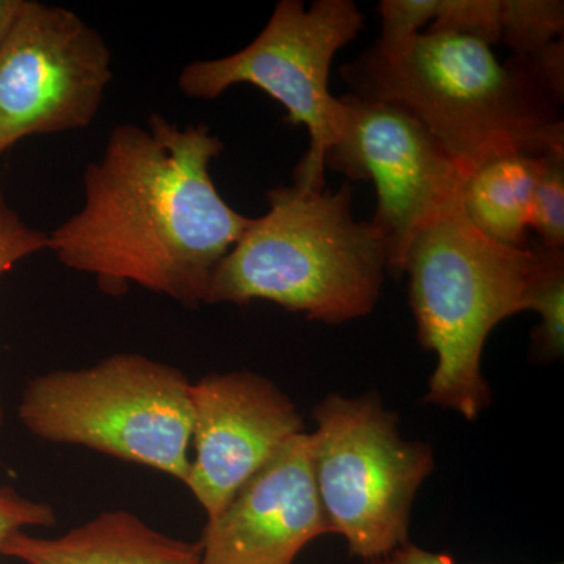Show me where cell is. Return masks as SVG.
Segmentation results:
<instances>
[{
  "label": "cell",
  "instance_id": "obj_5",
  "mask_svg": "<svg viewBox=\"0 0 564 564\" xmlns=\"http://www.w3.org/2000/svg\"><path fill=\"white\" fill-rule=\"evenodd\" d=\"M191 381L137 352L87 369L54 370L25 386L18 417L47 443L80 445L185 485L191 470Z\"/></svg>",
  "mask_w": 564,
  "mask_h": 564
},
{
  "label": "cell",
  "instance_id": "obj_14",
  "mask_svg": "<svg viewBox=\"0 0 564 564\" xmlns=\"http://www.w3.org/2000/svg\"><path fill=\"white\" fill-rule=\"evenodd\" d=\"M532 242L534 262L524 296V311L540 315L533 329L530 359L554 362L564 352V251Z\"/></svg>",
  "mask_w": 564,
  "mask_h": 564
},
{
  "label": "cell",
  "instance_id": "obj_1",
  "mask_svg": "<svg viewBox=\"0 0 564 564\" xmlns=\"http://www.w3.org/2000/svg\"><path fill=\"white\" fill-rule=\"evenodd\" d=\"M223 141L209 126L181 129L162 115L111 131L85 169L82 209L47 234L63 265L107 295L132 284L187 310L206 304L212 274L250 226L223 199L210 163Z\"/></svg>",
  "mask_w": 564,
  "mask_h": 564
},
{
  "label": "cell",
  "instance_id": "obj_22",
  "mask_svg": "<svg viewBox=\"0 0 564 564\" xmlns=\"http://www.w3.org/2000/svg\"><path fill=\"white\" fill-rule=\"evenodd\" d=\"M364 564H458L448 556L433 554L425 549L417 547L411 543L403 544L402 547L395 549L391 554L380 556V558L364 562ZM563 564V563H560Z\"/></svg>",
  "mask_w": 564,
  "mask_h": 564
},
{
  "label": "cell",
  "instance_id": "obj_11",
  "mask_svg": "<svg viewBox=\"0 0 564 564\" xmlns=\"http://www.w3.org/2000/svg\"><path fill=\"white\" fill-rule=\"evenodd\" d=\"M328 533L304 432L207 519L198 541L202 564H293L311 541Z\"/></svg>",
  "mask_w": 564,
  "mask_h": 564
},
{
  "label": "cell",
  "instance_id": "obj_6",
  "mask_svg": "<svg viewBox=\"0 0 564 564\" xmlns=\"http://www.w3.org/2000/svg\"><path fill=\"white\" fill-rule=\"evenodd\" d=\"M311 455L332 533L364 562L410 543L411 511L434 473L432 445L408 441L377 392L329 393L314 408Z\"/></svg>",
  "mask_w": 564,
  "mask_h": 564
},
{
  "label": "cell",
  "instance_id": "obj_18",
  "mask_svg": "<svg viewBox=\"0 0 564 564\" xmlns=\"http://www.w3.org/2000/svg\"><path fill=\"white\" fill-rule=\"evenodd\" d=\"M50 236L39 229L29 228L21 220L0 192V278L9 273L18 262L29 256L47 250ZM6 422L2 403H0V429Z\"/></svg>",
  "mask_w": 564,
  "mask_h": 564
},
{
  "label": "cell",
  "instance_id": "obj_8",
  "mask_svg": "<svg viewBox=\"0 0 564 564\" xmlns=\"http://www.w3.org/2000/svg\"><path fill=\"white\" fill-rule=\"evenodd\" d=\"M339 104L325 166L348 180L373 182L378 203L370 223L388 247V274L399 280L414 237L459 199L467 174L402 107L351 93Z\"/></svg>",
  "mask_w": 564,
  "mask_h": 564
},
{
  "label": "cell",
  "instance_id": "obj_9",
  "mask_svg": "<svg viewBox=\"0 0 564 564\" xmlns=\"http://www.w3.org/2000/svg\"><path fill=\"white\" fill-rule=\"evenodd\" d=\"M110 62L106 41L74 11L24 0L0 44V155L25 137L88 128Z\"/></svg>",
  "mask_w": 564,
  "mask_h": 564
},
{
  "label": "cell",
  "instance_id": "obj_19",
  "mask_svg": "<svg viewBox=\"0 0 564 564\" xmlns=\"http://www.w3.org/2000/svg\"><path fill=\"white\" fill-rule=\"evenodd\" d=\"M437 0H383L378 6L381 18V36L375 46H399L419 35L426 22L434 21Z\"/></svg>",
  "mask_w": 564,
  "mask_h": 564
},
{
  "label": "cell",
  "instance_id": "obj_3",
  "mask_svg": "<svg viewBox=\"0 0 564 564\" xmlns=\"http://www.w3.org/2000/svg\"><path fill=\"white\" fill-rule=\"evenodd\" d=\"M351 185L337 192L278 187L270 209L218 263L206 304L272 302L307 321L339 325L375 310L389 269L388 247L351 214Z\"/></svg>",
  "mask_w": 564,
  "mask_h": 564
},
{
  "label": "cell",
  "instance_id": "obj_10",
  "mask_svg": "<svg viewBox=\"0 0 564 564\" xmlns=\"http://www.w3.org/2000/svg\"><path fill=\"white\" fill-rule=\"evenodd\" d=\"M191 402L195 458L185 486L212 519L304 422L288 393L248 370L206 375L192 383Z\"/></svg>",
  "mask_w": 564,
  "mask_h": 564
},
{
  "label": "cell",
  "instance_id": "obj_15",
  "mask_svg": "<svg viewBox=\"0 0 564 564\" xmlns=\"http://www.w3.org/2000/svg\"><path fill=\"white\" fill-rule=\"evenodd\" d=\"M502 41L513 55H530L563 39L562 0H500Z\"/></svg>",
  "mask_w": 564,
  "mask_h": 564
},
{
  "label": "cell",
  "instance_id": "obj_4",
  "mask_svg": "<svg viewBox=\"0 0 564 564\" xmlns=\"http://www.w3.org/2000/svg\"><path fill=\"white\" fill-rule=\"evenodd\" d=\"M534 254L489 239L467 218L462 196L414 237L404 256L417 339L436 355L423 403L474 422L492 391L481 359L489 334L524 313Z\"/></svg>",
  "mask_w": 564,
  "mask_h": 564
},
{
  "label": "cell",
  "instance_id": "obj_17",
  "mask_svg": "<svg viewBox=\"0 0 564 564\" xmlns=\"http://www.w3.org/2000/svg\"><path fill=\"white\" fill-rule=\"evenodd\" d=\"M426 32L470 36L492 47L502 41L500 0H437L436 17Z\"/></svg>",
  "mask_w": 564,
  "mask_h": 564
},
{
  "label": "cell",
  "instance_id": "obj_20",
  "mask_svg": "<svg viewBox=\"0 0 564 564\" xmlns=\"http://www.w3.org/2000/svg\"><path fill=\"white\" fill-rule=\"evenodd\" d=\"M55 524L57 513L51 505L36 502L7 486L0 488V558L2 545L11 534L36 527L50 529Z\"/></svg>",
  "mask_w": 564,
  "mask_h": 564
},
{
  "label": "cell",
  "instance_id": "obj_21",
  "mask_svg": "<svg viewBox=\"0 0 564 564\" xmlns=\"http://www.w3.org/2000/svg\"><path fill=\"white\" fill-rule=\"evenodd\" d=\"M532 70L534 79L551 95L558 106L564 99V43L563 39L552 41L543 50L521 55Z\"/></svg>",
  "mask_w": 564,
  "mask_h": 564
},
{
  "label": "cell",
  "instance_id": "obj_2",
  "mask_svg": "<svg viewBox=\"0 0 564 564\" xmlns=\"http://www.w3.org/2000/svg\"><path fill=\"white\" fill-rule=\"evenodd\" d=\"M340 76L351 95L410 111L467 176L503 155L564 150L562 106L525 58L500 63L470 36L423 32L389 50L373 44Z\"/></svg>",
  "mask_w": 564,
  "mask_h": 564
},
{
  "label": "cell",
  "instance_id": "obj_7",
  "mask_svg": "<svg viewBox=\"0 0 564 564\" xmlns=\"http://www.w3.org/2000/svg\"><path fill=\"white\" fill-rule=\"evenodd\" d=\"M362 29L364 14L352 0H315L310 9L302 0H281L258 39L228 57L191 63L177 85L188 98L204 101L240 84L272 96L291 124L310 132V150L293 172V185L322 191L340 109L329 93L333 61Z\"/></svg>",
  "mask_w": 564,
  "mask_h": 564
},
{
  "label": "cell",
  "instance_id": "obj_13",
  "mask_svg": "<svg viewBox=\"0 0 564 564\" xmlns=\"http://www.w3.org/2000/svg\"><path fill=\"white\" fill-rule=\"evenodd\" d=\"M540 158L503 155L484 163L466 177L463 209L478 231L507 247H527Z\"/></svg>",
  "mask_w": 564,
  "mask_h": 564
},
{
  "label": "cell",
  "instance_id": "obj_16",
  "mask_svg": "<svg viewBox=\"0 0 564 564\" xmlns=\"http://www.w3.org/2000/svg\"><path fill=\"white\" fill-rule=\"evenodd\" d=\"M530 228L544 247L564 248V150H552L540 158L532 195Z\"/></svg>",
  "mask_w": 564,
  "mask_h": 564
},
{
  "label": "cell",
  "instance_id": "obj_23",
  "mask_svg": "<svg viewBox=\"0 0 564 564\" xmlns=\"http://www.w3.org/2000/svg\"><path fill=\"white\" fill-rule=\"evenodd\" d=\"M22 6H24V0H0V44L17 21Z\"/></svg>",
  "mask_w": 564,
  "mask_h": 564
},
{
  "label": "cell",
  "instance_id": "obj_12",
  "mask_svg": "<svg viewBox=\"0 0 564 564\" xmlns=\"http://www.w3.org/2000/svg\"><path fill=\"white\" fill-rule=\"evenodd\" d=\"M2 556L25 564H202V545L159 532L129 511L111 510L57 538L13 533Z\"/></svg>",
  "mask_w": 564,
  "mask_h": 564
}]
</instances>
